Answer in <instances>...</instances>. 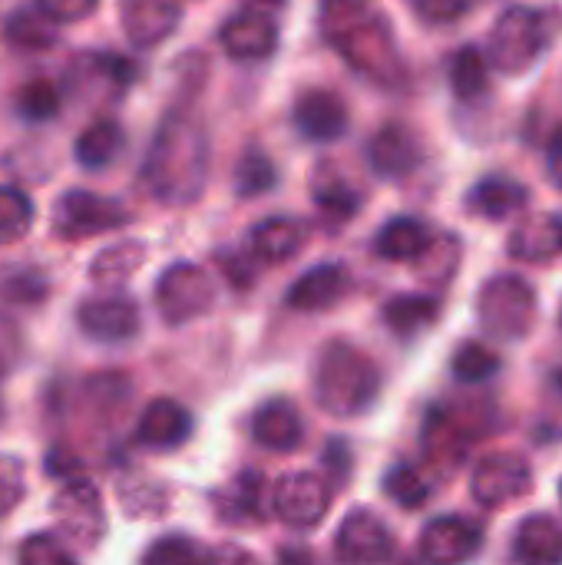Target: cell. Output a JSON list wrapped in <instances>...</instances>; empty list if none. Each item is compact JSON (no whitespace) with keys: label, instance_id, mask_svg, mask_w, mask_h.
<instances>
[{"label":"cell","instance_id":"obj_1","mask_svg":"<svg viewBox=\"0 0 562 565\" xmlns=\"http://www.w3.org/2000/svg\"><path fill=\"white\" fill-rule=\"evenodd\" d=\"M209 175V136L189 113H172L156 129L146 152L142 179L149 192L169 205L195 202Z\"/></svg>","mask_w":562,"mask_h":565},{"label":"cell","instance_id":"obj_2","mask_svg":"<svg viewBox=\"0 0 562 565\" xmlns=\"http://www.w3.org/2000/svg\"><path fill=\"white\" fill-rule=\"evenodd\" d=\"M381 387V374L374 361L348 341H331L318 354L315 367V401L331 417H358L364 414Z\"/></svg>","mask_w":562,"mask_h":565},{"label":"cell","instance_id":"obj_3","mask_svg":"<svg viewBox=\"0 0 562 565\" xmlns=\"http://www.w3.org/2000/svg\"><path fill=\"white\" fill-rule=\"evenodd\" d=\"M328 43L368 79L381 83V86H397L404 79V63L394 43V33L388 26L384 17L378 13H364L361 20H354L351 26H344L341 33L328 36Z\"/></svg>","mask_w":562,"mask_h":565},{"label":"cell","instance_id":"obj_4","mask_svg":"<svg viewBox=\"0 0 562 565\" xmlns=\"http://www.w3.org/2000/svg\"><path fill=\"white\" fill-rule=\"evenodd\" d=\"M550 40H553L550 13L533 10V7H510L490 33L487 56L500 73L517 76L543 56Z\"/></svg>","mask_w":562,"mask_h":565},{"label":"cell","instance_id":"obj_5","mask_svg":"<svg viewBox=\"0 0 562 565\" xmlns=\"http://www.w3.org/2000/svg\"><path fill=\"white\" fill-rule=\"evenodd\" d=\"M477 315L487 334L500 341H520L537 321V291L520 275H497L480 288Z\"/></svg>","mask_w":562,"mask_h":565},{"label":"cell","instance_id":"obj_6","mask_svg":"<svg viewBox=\"0 0 562 565\" xmlns=\"http://www.w3.org/2000/svg\"><path fill=\"white\" fill-rule=\"evenodd\" d=\"M212 305H215V281L205 268L192 262H176L162 271L156 285V308L169 324L195 321Z\"/></svg>","mask_w":562,"mask_h":565},{"label":"cell","instance_id":"obj_7","mask_svg":"<svg viewBox=\"0 0 562 565\" xmlns=\"http://www.w3.org/2000/svg\"><path fill=\"white\" fill-rule=\"evenodd\" d=\"M331 507V483L318 473H288L272 487V513L288 530H315Z\"/></svg>","mask_w":562,"mask_h":565},{"label":"cell","instance_id":"obj_8","mask_svg":"<svg viewBox=\"0 0 562 565\" xmlns=\"http://www.w3.org/2000/svg\"><path fill=\"white\" fill-rule=\"evenodd\" d=\"M123 222H129V212L123 209V202L96 195V192H83V189L60 195L53 209V228L63 238H89V235L119 228Z\"/></svg>","mask_w":562,"mask_h":565},{"label":"cell","instance_id":"obj_9","mask_svg":"<svg viewBox=\"0 0 562 565\" xmlns=\"http://www.w3.org/2000/svg\"><path fill=\"white\" fill-rule=\"evenodd\" d=\"M533 487V470L517 454H494L484 457L470 477V493L480 507H507L527 497Z\"/></svg>","mask_w":562,"mask_h":565},{"label":"cell","instance_id":"obj_10","mask_svg":"<svg viewBox=\"0 0 562 565\" xmlns=\"http://www.w3.org/2000/svg\"><path fill=\"white\" fill-rule=\"evenodd\" d=\"M76 321L83 334L99 344H126L139 334V308L126 295H103L83 301Z\"/></svg>","mask_w":562,"mask_h":565},{"label":"cell","instance_id":"obj_11","mask_svg":"<svg viewBox=\"0 0 562 565\" xmlns=\"http://www.w3.org/2000/svg\"><path fill=\"white\" fill-rule=\"evenodd\" d=\"M394 536L391 530L368 510H354L335 536V556L344 565H378L391 559Z\"/></svg>","mask_w":562,"mask_h":565},{"label":"cell","instance_id":"obj_12","mask_svg":"<svg viewBox=\"0 0 562 565\" xmlns=\"http://www.w3.org/2000/svg\"><path fill=\"white\" fill-rule=\"evenodd\" d=\"M480 553V530L464 516H437L421 533V559L427 565H467Z\"/></svg>","mask_w":562,"mask_h":565},{"label":"cell","instance_id":"obj_13","mask_svg":"<svg viewBox=\"0 0 562 565\" xmlns=\"http://www.w3.org/2000/svg\"><path fill=\"white\" fill-rule=\"evenodd\" d=\"M179 3L176 0H119V20L136 50H149L169 40L179 26Z\"/></svg>","mask_w":562,"mask_h":565},{"label":"cell","instance_id":"obj_14","mask_svg":"<svg viewBox=\"0 0 562 565\" xmlns=\"http://www.w3.org/2000/svg\"><path fill=\"white\" fill-rule=\"evenodd\" d=\"M219 40L232 60H265L278 46V26L268 13L242 10L222 23Z\"/></svg>","mask_w":562,"mask_h":565},{"label":"cell","instance_id":"obj_15","mask_svg":"<svg viewBox=\"0 0 562 565\" xmlns=\"http://www.w3.org/2000/svg\"><path fill=\"white\" fill-rule=\"evenodd\" d=\"M295 126L311 142H335L348 132V106L331 89H305L295 99Z\"/></svg>","mask_w":562,"mask_h":565},{"label":"cell","instance_id":"obj_16","mask_svg":"<svg viewBox=\"0 0 562 565\" xmlns=\"http://www.w3.org/2000/svg\"><path fill=\"white\" fill-rule=\"evenodd\" d=\"M368 162L381 179H404L424 162V146L407 126L391 122L368 142Z\"/></svg>","mask_w":562,"mask_h":565},{"label":"cell","instance_id":"obj_17","mask_svg":"<svg viewBox=\"0 0 562 565\" xmlns=\"http://www.w3.org/2000/svg\"><path fill=\"white\" fill-rule=\"evenodd\" d=\"M56 523L76 543H93L103 533L99 493L89 483H66L56 497Z\"/></svg>","mask_w":562,"mask_h":565},{"label":"cell","instance_id":"obj_18","mask_svg":"<svg viewBox=\"0 0 562 565\" xmlns=\"http://www.w3.org/2000/svg\"><path fill=\"white\" fill-rule=\"evenodd\" d=\"M351 288V275L344 265L338 262H328V265H318L311 271H305L285 295L288 308L295 311H325L331 305H338L344 298V291Z\"/></svg>","mask_w":562,"mask_h":565},{"label":"cell","instance_id":"obj_19","mask_svg":"<svg viewBox=\"0 0 562 565\" xmlns=\"http://www.w3.org/2000/svg\"><path fill=\"white\" fill-rule=\"evenodd\" d=\"M189 434H192L189 411L179 401H169V397L152 401L139 414V424H136V440L142 447H152V450H172V447L185 444Z\"/></svg>","mask_w":562,"mask_h":565},{"label":"cell","instance_id":"obj_20","mask_svg":"<svg viewBox=\"0 0 562 565\" xmlns=\"http://www.w3.org/2000/svg\"><path fill=\"white\" fill-rule=\"evenodd\" d=\"M517 565H562V523L556 516H527L513 533Z\"/></svg>","mask_w":562,"mask_h":565},{"label":"cell","instance_id":"obj_21","mask_svg":"<svg viewBox=\"0 0 562 565\" xmlns=\"http://www.w3.org/2000/svg\"><path fill=\"white\" fill-rule=\"evenodd\" d=\"M305 424L288 401H268L252 417V440L272 454H291L301 447Z\"/></svg>","mask_w":562,"mask_h":565},{"label":"cell","instance_id":"obj_22","mask_svg":"<svg viewBox=\"0 0 562 565\" xmlns=\"http://www.w3.org/2000/svg\"><path fill=\"white\" fill-rule=\"evenodd\" d=\"M3 36L10 46L17 50H26V53H40V50H50L56 40H60V20L40 7L36 0L33 3H23L17 7L7 23H3Z\"/></svg>","mask_w":562,"mask_h":565},{"label":"cell","instance_id":"obj_23","mask_svg":"<svg viewBox=\"0 0 562 565\" xmlns=\"http://www.w3.org/2000/svg\"><path fill=\"white\" fill-rule=\"evenodd\" d=\"M305 238H308V228L301 222L278 215V218H265V222H258L252 228L248 248H252V255L258 262L282 265V262H288V258H295L301 252Z\"/></svg>","mask_w":562,"mask_h":565},{"label":"cell","instance_id":"obj_24","mask_svg":"<svg viewBox=\"0 0 562 565\" xmlns=\"http://www.w3.org/2000/svg\"><path fill=\"white\" fill-rule=\"evenodd\" d=\"M527 202H530L527 185H520V182L510 179V175H487V179H480V182L470 189V195H467L470 212H477V215H484V218H494V222L523 212Z\"/></svg>","mask_w":562,"mask_h":565},{"label":"cell","instance_id":"obj_25","mask_svg":"<svg viewBox=\"0 0 562 565\" xmlns=\"http://www.w3.org/2000/svg\"><path fill=\"white\" fill-rule=\"evenodd\" d=\"M434 245V235L431 228L421 222V218H411V215H401V218H391L381 232H378V255L388 258V262H417L431 252Z\"/></svg>","mask_w":562,"mask_h":565},{"label":"cell","instance_id":"obj_26","mask_svg":"<svg viewBox=\"0 0 562 565\" xmlns=\"http://www.w3.org/2000/svg\"><path fill=\"white\" fill-rule=\"evenodd\" d=\"M222 510L229 520L235 523H255V520H265L268 510H272V493H268V483L262 473L255 470H245L232 480L229 493L222 497Z\"/></svg>","mask_w":562,"mask_h":565},{"label":"cell","instance_id":"obj_27","mask_svg":"<svg viewBox=\"0 0 562 565\" xmlns=\"http://www.w3.org/2000/svg\"><path fill=\"white\" fill-rule=\"evenodd\" d=\"M123 142L126 136L116 119H96L76 139V162L83 169H106L119 156Z\"/></svg>","mask_w":562,"mask_h":565},{"label":"cell","instance_id":"obj_28","mask_svg":"<svg viewBox=\"0 0 562 565\" xmlns=\"http://www.w3.org/2000/svg\"><path fill=\"white\" fill-rule=\"evenodd\" d=\"M441 315V301L431 295H397L388 301L384 308V321L394 334L401 338H414L424 328H431Z\"/></svg>","mask_w":562,"mask_h":565},{"label":"cell","instance_id":"obj_29","mask_svg":"<svg viewBox=\"0 0 562 565\" xmlns=\"http://www.w3.org/2000/svg\"><path fill=\"white\" fill-rule=\"evenodd\" d=\"M450 86L464 103L484 96L490 89V56L474 43L460 46L450 60Z\"/></svg>","mask_w":562,"mask_h":565},{"label":"cell","instance_id":"obj_30","mask_svg":"<svg viewBox=\"0 0 562 565\" xmlns=\"http://www.w3.org/2000/svg\"><path fill=\"white\" fill-rule=\"evenodd\" d=\"M450 367H454V377L460 384H484L500 371V354L494 348L480 344V341H464L454 351Z\"/></svg>","mask_w":562,"mask_h":565},{"label":"cell","instance_id":"obj_31","mask_svg":"<svg viewBox=\"0 0 562 565\" xmlns=\"http://www.w3.org/2000/svg\"><path fill=\"white\" fill-rule=\"evenodd\" d=\"M315 205H318V212L325 218L348 222L361 209V192H354L344 179H335V175L325 172L321 182H315Z\"/></svg>","mask_w":562,"mask_h":565},{"label":"cell","instance_id":"obj_32","mask_svg":"<svg viewBox=\"0 0 562 565\" xmlns=\"http://www.w3.org/2000/svg\"><path fill=\"white\" fill-rule=\"evenodd\" d=\"M33 225V202L17 185H0V245L23 238Z\"/></svg>","mask_w":562,"mask_h":565},{"label":"cell","instance_id":"obj_33","mask_svg":"<svg viewBox=\"0 0 562 565\" xmlns=\"http://www.w3.org/2000/svg\"><path fill=\"white\" fill-rule=\"evenodd\" d=\"M510 252H513L517 258H527V262L553 258V255L560 252V238H556L553 215H550V218H540V222H530V225H523V228H517Z\"/></svg>","mask_w":562,"mask_h":565},{"label":"cell","instance_id":"obj_34","mask_svg":"<svg viewBox=\"0 0 562 565\" xmlns=\"http://www.w3.org/2000/svg\"><path fill=\"white\" fill-rule=\"evenodd\" d=\"M278 182V172H275V162L262 152V149H248L235 169V192L245 195V199H255L268 189H275Z\"/></svg>","mask_w":562,"mask_h":565},{"label":"cell","instance_id":"obj_35","mask_svg":"<svg viewBox=\"0 0 562 565\" xmlns=\"http://www.w3.org/2000/svg\"><path fill=\"white\" fill-rule=\"evenodd\" d=\"M142 245H136V242H123V245H113V248H106L96 262H93V278L96 281H103V285H119V281H126L139 265H142Z\"/></svg>","mask_w":562,"mask_h":565},{"label":"cell","instance_id":"obj_36","mask_svg":"<svg viewBox=\"0 0 562 565\" xmlns=\"http://www.w3.org/2000/svg\"><path fill=\"white\" fill-rule=\"evenodd\" d=\"M384 493H388L397 507L417 510V507H424V503L431 500V483L421 477V470L401 463V467H394V470L384 477Z\"/></svg>","mask_w":562,"mask_h":565},{"label":"cell","instance_id":"obj_37","mask_svg":"<svg viewBox=\"0 0 562 565\" xmlns=\"http://www.w3.org/2000/svg\"><path fill=\"white\" fill-rule=\"evenodd\" d=\"M60 89L50 79H30L20 93H17V109L23 119L30 122H43L53 119L60 113Z\"/></svg>","mask_w":562,"mask_h":565},{"label":"cell","instance_id":"obj_38","mask_svg":"<svg viewBox=\"0 0 562 565\" xmlns=\"http://www.w3.org/2000/svg\"><path fill=\"white\" fill-rule=\"evenodd\" d=\"M142 565H205V553L189 536H162L146 550Z\"/></svg>","mask_w":562,"mask_h":565},{"label":"cell","instance_id":"obj_39","mask_svg":"<svg viewBox=\"0 0 562 565\" xmlns=\"http://www.w3.org/2000/svg\"><path fill=\"white\" fill-rule=\"evenodd\" d=\"M20 565H76L70 556V550L63 546V540L50 536V533H33L30 540H23L20 553H17Z\"/></svg>","mask_w":562,"mask_h":565},{"label":"cell","instance_id":"obj_40","mask_svg":"<svg viewBox=\"0 0 562 565\" xmlns=\"http://www.w3.org/2000/svg\"><path fill=\"white\" fill-rule=\"evenodd\" d=\"M368 10H371L368 0H321V30H325V36L341 33L344 26L361 20Z\"/></svg>","mask_w":562,"mask_h":565},{"label":"cell","instance_id":"obj_41","mask_svg":"<svg viewBox=\"0 0 562 565\" xmlns=\"http://www.w3.org/2000/svg\"><path fill=\"white\" fill-rule=\"evenodd\" d=\"M407 3L424 23H434V26L454 23V20L467 17L474 7V0H407Z\"/></svg>","mask_w":562,"mask_h":565},{"label":"cell","instance_id":"obj_42","mask_svg":"<svg viewBox=\"0 0 562 565\" xmlns=\"http://www.w3.org/2000/svg\"><path fill=\"white\" fill-rule=\"evenodd\" d=\"M36 3L46 7L60 23H76L99 7V0H36Z\"/></svg>","mask_w":562,"mask_h":565},{"label":"cell","instance_id":"obj_43","mask_svg":"<svg viewBox=\"0 0 562 565\" xmlns=\"http://www.w3.org/2000/svg\"><path fill=\"white\" fill-rule=\"evenodd\" d=\"M205 565H262L255 553H248L245 546L238 543H222L215 550L205 553Z\"/></svg>","mask_w":562,"mask_h":565},{"label":"cell","instance_id":"obj_44","mask_svg":"<svg viewBox=\"0 0 562 565\" xmlns=\"http://www.w3.org/2000/svg\"><path fill=\"white\" fill-rule=\"evenodd\" d=\"M17 351H20V334H17V324L10 318L0 315V377L13 367L17 361Z\"/></svg>","mask_w":562,"mask_h":565},{"label":"cell","instance_id":"obj_45","mask_svg":"<svg viewBox=\"0 0 562 565\" xmlns=\"http://www.w3.org/2000/svg\"><path fill=\"white\" fill-rule=\"evenodd\" d=\"M547 169H550V179L553 185L562 189V129L550 139V152H547Z\"/></svg>","mask_w":562,"mask_h":565},{"label":"cell","instance_id":"obj_46","mask_svg":"<svg viewBox=\"0 0 562 565\" xmlns=\"http://www.w3.org/2000/svg\"><path fill=\"white\" fill-rule=\"evenodd\" d=\"M344 460H348V447H344V444H331V450H328V467L338 470V477H344L348 467H351V463H344Z\"/></svg>","mask_w":562,"mask_h":565},{"label":"cell","instance_id":"obj_47","mask_svg":"<svg viewBox=\"0 0 562 565\" xmlns=\"http://www.w3.org/2000/svg\"><path fill=\"white\" fill-rule=\"evenodd\" d=\"M278 565H315V559H311V553H308V550H301V546H291V550H282Z\"/></svg>","mask_w":562,"mask_h":565},{"label":"cell","instance_id":"obj_48","mask_svg":"<svg viewBox=\"0 0 562 565\" xmlns=\"http://www.w3.org/2000/svg\"><path fill=\"white\" fill-rule=\"evenodd\" d=\"M248 3H258V7H285L288 0H248Z\"/></svg>","mask_w":562,"mask_h":565},{"label":"cell","instance_id":"obj_49","mask_svg":"<svg viewBox=\"0 0 562 565\" xmlns=\"http://www.w3.org/2000/svg\"><path fill=\"white\" fill-rule=\"evenodd\" d=\"M550 381H553V391L562 397V367L560 371H553V377H550Z\"/></svg>","mask_w":562,"mask_h":565},{"label":"cell","instance_id":"obj_50","mask_svg":"<svg viewBox=\"0 0 562 565\" xmlns=\"http://www.w3.org/2000/svg\"><path fill=\"white\" fill-rule=\"evenodd\" d=\"M553 225H556V238H560V252H562V215H553Z\"/></svg>","mask_w":562,"mask_h":565},{"label":"cell","instance_id":"obj_51","mask_svg":"<svg viewBox=\"0 0 562 565\" xmlns=\"http://www.w3.org/2000/svg\"><path fill=\"white\" fill-rule=\"evenodd\" d=\"M560 507H562V480H560Z\"/></svg>","mask_w":562,"mask_h":565}]
</instances>
